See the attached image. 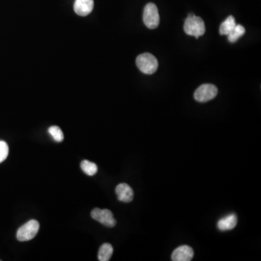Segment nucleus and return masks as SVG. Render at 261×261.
Wrapping results in <instances>:
<instances>
[{"label": "nucleus", "instance_id": "1", "mask_svg": "<svg viewBox=\"0 0 261 261\" xmlns=\"http://www.w3.org/2000/svg\"><path fill=\"white\" fill-rule=\"evenodd\" d=\"M183 30L187 35L198 39L205 32V26L203 20L193 13H189L183 26Z\"/></svg>", "mask_w": 261, "mask_h": 261}, {"label": "nucleus", "instance_id": "2", "mask_svg": "<svg viewBox=\"0 0 261 261\" xmlns=\"http://www.w3.org/2000/svg\"><path fill=\"white\" fill-rule=\"evenodd\" d=\"M136 64L141 73L144 74H155L158 68V61L154 55L150 53H143L139 55Z\"/></svg>", "mask_w": 261, "mask_h": 261}, {"label": "nucleus", "instance_id": "3", "mask_svg": "<svg viewBox=\"0 0 261 261\" xmlns=\"http://www.w3.org/2000/svg\"><path fill=\"white\" fill-rule=\"evenodd\" d=\"M40 227L38 221L34 219L29 221L19 228L16 235L18 240L20 241H26L32 240L38 233Z\"/></svg>", "mask_w": 261, "mask_h": 261}, {"label": "nucleus", "instance_id": "4", "mask_svg": "<svg viewBox=\"0 0 261 261\" xmlns=\"http://www.w3.org/2000/svg\"><path fill=\"white\" fill-rule=\"evenodd\" d=\"M143 20L150 29H156L159 26L160 16L158 9L153 3H148L144 7Z\"/></svg>", "mask_w": 261, "mask_h": 261}, {"label": "nucleus", "instance_id": "5", "mask_svg": "<svg viewBox=\"0 0 261 261\" xmlns=\"http://www.w3.org/2000/svg\"><path fill=\"white\" fill-rule=\"evenodd\" d=\"M218 95V89L215 85L205 83L201 85L194 94L195 100L200 102H206L214 99Z\"/></svg>", "mask_w": 261, "mask_h": 261}, {"label": "nucleus", "instance_id": "6", "mask_svg": "<svg viewBox=\"0 0 261 261\" xmlns=\"http://www.w3.org/2000/svg\"><path fill=\"white\" fill-rule=\"evenodd\" d=\"M91 216L107 227L113 228L116 225L113 213L107 209L95 208L91 212Z\"/></svg>", "mask_w": 261, "mask_h": 261}, {"label": "nucleus", "instance_id": "7", "mask_svg": "<svg viewBox=\"0 0 261 261\" xmlns=\"http://www.w3.org/2000/svg\"><path fill=\"white\" fill-rule=\"evenodd\" d=\"M193 249L188 245H182L173 252L171 259L174 261H189L193 259Z\"/></svg>", "mask_w": 261, "mask_h": 261}, {"label": "nucleus", "instance_id": "8", "mask_svg": "<svg viewBox=\"0 0 261 261\" xmlns=\"http://www.w3.org/2000/svg\"><path fill=\"white\" fill-rule=\"evenodd\" d=\"M118 199L123 202H130L134 198V192L129 185L126 183H119L116 189Z\"/></svg>", "mask_w": 261, "mask_h": 261}, {"label": "nucleus", "instance_id": "9", "mask_svg": "<svg viewBox=\"0 0 261 261\" xmlns=\"http://www.w3.org/2000/svg\"><path fill=\"white\" fill-rule=\"evenodd\" d=\"M94 8V0H76L74 10L80 16H86L92 13Z\"/></svg>", "mask_w": 261, "mask_h": 261}, {"label": "nucleus", "instance_id": "10", "mask_svg": "<svg viewBox=\"0 0 261 261\" xmlns=\"http://www.w3.org/2000/svg\"><path fill=\"white\" fill-rule=\"evenodd\" d=\"M237 223V217L235 213L229 215L218 221L217 226L219 230L229 231L235 229Z\"/></svg>", "mask_w": 261, "mask_h": 261}, {"label": "nucleus", "instance_id": "11", "mask_svg": "<svg viewBox=\"0 0 261 261\" xmlns=\"http://www.w3.org/2000/svg\"><path fill=\"white\" fill-rule=\"evenodd\" d=\"M237 26L236 23V20L235 18L232 16H229L223 23L221 24L220 29H219V32H220L221 35H226L230 34L232 32V30L235 28Z\"/></svg>", "mask_w": 261, "mask_h": 261}, {"label": "nucleus", "instance_id": "12", "mask_svg": "<svg viewBox=\"0 0 261 261\" xmlns=\"http://www.w3.org/2000/svg\"><path fill=\"white\" fill-rule=\"evenodd\" d=\"M113 253V247L109 243H104L101 246L98 253V260L100 261H108L111 259Z\"/></svg>", "mask_w": 261, "mask_h": 261}, {"label": "nucleus", "instance_id": "13", "mask_svg": "<svg viewBox=\"0 0 261 261\" xmlns=\"http://www.w3.org/2000/svg\"><path fill=\"white\" fill-rule=\"evenodd\" d=\"M80 168L82 171L89 177L95 176L98 173V165L87 160H84L80 162Z\"/></svg>", "mask_w": 261, "mask_h": 261}, {"label": "nucleus", "instance_id": "14", "mask_svg": "<svg viewBox=\"0 0 261 261\" xmlns=\"http://www.w3.org/2000/svg\"><path fill=\"white\" fill-rule=\"evenodd\" d=\"M245 28L241 25H237L230 34H228V40L231 43H235L239 39L241 38L245 34Z\"/></svg>", "mask_w": 261, "mask_h": 261}, {"label": "nucleus", "instance_id": "15", "mask_svg": "<svg viewBox=\"0 0 261 261\" xmlns=\"http://www.w3.org/2000/svg\"><path fill=\"white\" fill-rule=\"evenodd\" d=\"M48 132L50 133V135L52 136V138L57 142H61L63 141L64 134L61 130L60 128L57 126H52L49 128Z\"/></svg>", "mask_w": 261, "mask_h": 261}, {"label": "nucleus", "instance_id": "16", "mask_svg": "<svg viewBox=\"0 0 261 261\" xmlns=\"http://www.w3.org/2000/svg\"><path fill=\"white\" fill-rule=\"evenodd\" d=\"M9 147L4 141H0V163L5 161L8 156Z\"/></svg>", "mask_w": 261, "mask_h": 261}, {"label": "nucleus", "instance_id": "17", "mask_svg": "<svg viewBox=\"0 0 261 261\" xmlns=\"http://www.w3.org/2000/svg\"><path fill=\"white\" fill-rule=\"evenodd\" d=\"M0 261H1V260H0Z\"/></svg>", "mask_w": 261, "mask_h": 261}]
</instances>
